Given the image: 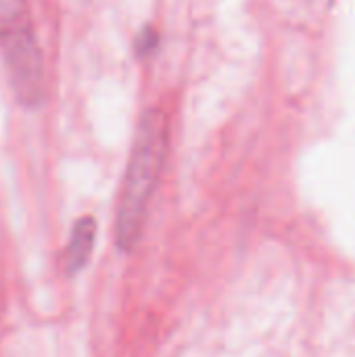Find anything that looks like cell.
<instances>
[{"label": "cell", "instance_id": "cell-1", "mask_svg": "<svg viewBox=\"0 0 355 357\" xmlns=\"http://www.w3.org/2000/svg\"><path fill=\"white\" fill-rule=\"evenodd\" d=\"M169 149V123L167 115L159 109H151L142 115L130 161L126 167L117 218L115 241L121 251H132L146 224L149 205L155 188L161 180Z\"/></svg>", "mask_w": 355, "mask_h": 357}, {"label": "cell", "instance_id": "cell-2", "mask_svg": "<svg viewBox=\"0 0 355 357\" xmlns=\"http://www.w3.org/2000/svg\"><path fill=\"white\" fill-rule=\"evenodd\" d=\"M0 52L17 100L25 107H38L46 94V73L25 0H0Z\"/></svg>", "mask_w": 355, "mask_h": 357}, {"label": "cell", "instance_id": "cell-3", "mask_svg": "<svg viewBox=\"0 0 355 357\" xmlns=\"http://www.w3.org/2000/svg\"><path fill=\"white\" fill-rule=\"evenodd\" d=\"M94 238H96V222L92 218H82L75 222L71 234H69V245H67V272L75 274L80 272L94 249Z\"/></svg>", "mask_w": 355, "mask_h": 357}, {"label": "cell", "instance_id": "cell-4", "mask_svg": "<svg viewBox=\"0 0 355 357\" xmlns=\"http://www.w3.org/2000/svg\"><path fill=\"white\" fill-rule=\"evenodd\" d=\"M153 48H155V31L144 29V31L138 36V40H136V50H138L140 54H149Z\"/></svg>", "mask_w": 355, "mask_h": 357}]
</instances>
